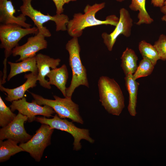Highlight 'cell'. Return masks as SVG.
I'll use <instances>...</instances> for the list:
<instances>
[{
	"instance_id": "1",
	"label": "cell",
	"mask_w": 166,
	"mask_h": 166,
	"mask_svg": "<svg viewBox=\"0 0 166 166\" xmlns=\"http://www.w3.org/2000/svg\"><path fill=\"white\" fill-rule=\"evenodd\" d=\"M105 2L95 3L92 5L87 4L85 7L84 13H75L73 18L69 20L67 26V31L72 37L78 38L81 36L85 28L102 25H109L116 26L119 21V18L113 14L107 16L104 20L96 18V13L104 8Z\"/></svg>"
},
{
	"instance_id": "2",
	"label": "cell",
	"mask_w": 166,
	"mask_h": 166,
	"mask_svg": "<svg viewBox=\"0 0 166 166\" xmlns=\"http://www.w3.org/2000/svg\"><path fill=\"white\" fill-rule=\"evenodd\" d=\"M100 101L109 113L119 116L124 108V98L118 84L113 79L102 76L98 82Z\"/></svg>"
},
{
	"instance_id": "3",
	"label": "cell",
	"mask_w": 166,
	"mask_h": 166,
	"mask_svg": "<svg viewBox=\"0 0 166 166\" xmlns=\"http://www.w3.org/2000/svg\"><path fill=\"white\" fill-rule=\"evenodd\" d=\"M69 55V63L72 72L69 86L66 89V97H71L75 89L81 85L89 87L86 70L83 65L80 57L81 48L78 38L72 37L65 45Z\"/></svg>"
},
{
	"instance_id": "4",
	"label": "cell",
	"mask_w": 166,
	"mask_h": 166,
	"mask_svg": "<svg viewBox=\"0 0 166 166\" xmlns=\"http://www.w3.org/2000/svg\"><path fill=\"white\" fill-rule=\"evenodd\" d=\"M22 0V4L20 7L21 13L26 16L29 17L38 29V32L42 34L45 37L51 36L49 30L43 26L45 23L49 21L55 22L56 31H67V25L69 20L67 15L62 14L51 16L48 13L45 15L33 8L31 4L33 0Z\"/></svg>"
},
{
	"instance_id": "5",
	"label": "cell",
	"mask_w": 166,
	"mask_h": 166,
	"mask_svg": "<svg viewBox=\"0 0 166 166\" xmlns=\"http://www.w3.org/2000/svg\"><path fill=\"white\" fill-rule=\"evenodd\" d=\"M38 32L36 27L27 28L15 24L0 25V47L4 49L5 56L3 62L4 78L6 77L7 59L12 54L13 49L18 45L19 42L23 37L29 34H36Z\"/></svg>"
},
{
	"instance_id": "6",
	"label": "cell",
	"mask_w": 166,
	"mask_h": 166,
	"mask_svg": "<svg viewBox=\"0 0 166 166\" xmlns=\"http://www.w3.org/2000/svg\"><path fill=\"white\" fill-rule=\"evenodd\" d=\"M29 92L34 99L32 101L40 105H46L50 106L60 118H68L73 122L83 124V120L80 115L78 105L72 101L71 97H66L62 98L54 95V100L49 99Z\"/></svg>"
},
{
	"instance_id": "7",
	"label": "cell",
	"mask_w": 166,
	"mask_h": 166,
	"mask_svg": "<svg viewBox=\"0 0 166 166\" xmlns=\"http://www.w3.org/2000/svg\"><path fill=\"white\" fill-rule=\"evenodd\" d=\"M35 121L42 124H48L52 128L65 131L70 133L74 138L73 149L75 151H79L81 149L80 141L82 139L85 140L91 143L94 142V140L90 136L88 129L78 128L72 122L62 119L57 114L52 118H47L44 116L36 117Z\"/></svg>"
},
{
	"instance_id": "8",
	"label": "cell",
	"mask_w": 166,
	"mask_h": 166,
	"mask_svg": "<svg viewBox=\"0 0 166 166\" xmlns=\"http://www.w3.org/2000/svg\"><path fill=\"white\" fill-rule=\"evenodd\" d=\"M49 125L42 124L35 134L27 142L20 144L24 151L28 152L38 162L42 157L45 149L51 144V139L54 131Z\"/></svg>"
},
{
	"instance_id": "9",
	"label": "cell",
	"mask_w": 166,
	"mask_h": 166,
	"mask_svg": "<svg viewBox=\"0 0 166 166\" xmlns=\"http://www.w3.org/2000/svg\"><path fill=\"white\" fill-rule=\"evenodd\" d=\"M120 17L117 25L113 31L109 34L104 32L101 36L103 42L109 51H112L117 38L120 35L126 37L131 34L133 20L128 11L122 8L119 11Z\"/></svg>"
},
{
	"instance_id": "10",
	"label": "cell",
	"mask_w": 166,
	"mask_h": 166,
	"mask_svg": "<svg viewBox=\"0 0 166 166\" xmlns=\"http://www.w3.org/2000/svg\"><path fill=\"white\" fill-rule=\"evenodd\" d=\"M28 118L27 116L18 112L10 123L0 129V140L10 139L21 144L30 140L33 136L26 132L24 126Z\"/></svg>"
},
{
	"instance_id": "11",
	"label": "cell",
	"mask_w": 166,
	"mask_h": 166,
	"mask_svg": "<svg viewBox=\"0 0 166 166\" xmlns=\"http://www.w3.org/2000/svg\"><path fill=\"white\" fill-rule=\"evenodd\" d=\"M10 105L11 110L13 112L17 110L19 113L28 117L27 121L31 122L35 121L36 116L42 115L49 117L55 113L50 106L46 105L42 106L35 102H28L26 98L23 97L19 100L12 101Z\"/></svg>"
},
{
	"instance_id": "12",
	"label": "cell",
	"mask_w": 166,
	"mask_h": 166,
	"mask_svg": "<svg viewBox=\"0 0 166 166\" xmlns=\"http://www.w3.org/2000/svg\"><path fill=\"white\" fill-rule=\"evenodd\" d=\"M45 37L38 32L34 36L29 38L27 42L23 45L16 46L12 51L14 57L20 56L16 61H20L29 57L35 56L36 53L40 50L46 49L48 43Z\"/></svg>"
},
{
	"instance_id": "13",
	"label": "cell",
	"mask_w": 166,
	"mask_h": 166,
	"mask_svg": "<svg viewBox=\"0 0 166 166\" xmlns=\"http://www.w3.org/2000/svg\"><path fill=\"white\" fill-rule=\"evenodd\" d=\"M38 69V81L40 85L45 88H51L45 77L52 69L57 68L61 61L59 58L54 59L49 56L39 53L36 56Z\"/></svg>"
},
{
	"instance_id": "14",
	"label": "cell",
	"mask_w": 166,
	"mask_h": 166,
	"mask_svg": "<svg viewBox=\"0 0 166 166\" xmlns=\"http://www.w3.org/2000/svg\"><path fill=\"white\" fill-rule=\"evenodd\" d=\"M16 12L11 0H0V22L1 24H15L25 28H30L32 25L26 22V16L21 13L15 16Z\"/></svg>"
},
{
	"instance_id": "15",
	"label": "cell",
	"mask_w": 166,
	"mask_h": 166,
	"mask_svg": "<svg viewBox=\"0 0 166 166\" xmlns=\"http://www.w3.org/2000/svg\"><path fill=\"white\" fill-rule=\"evenodd\" d=\"M26 81L20 86L14 88L9 89L3 87L0 84V90L7 94L5 100L10 102L18 100L24 97V94L29 89L33 88L36 85L38 81V73H32L24 75Z\"/></svg>"
},
{
	"instance_id": "16",
	"label": "cell",
	"mask_w": 166,
	"mask_h": 166,
	"mask_svg": "<svg viewBox=\"0 0 166 166\" xmlns=\"http://www.w3.org/2000/svg\"><path fill=\"white\" fill-rule=\"evenodd\" d=\"M68 76V71L65 64L59 68L51 69L46 76L49 84L55 86L65 97H66V85Z\"/></svg>"
},
{
	"instance_id": "17",
	"label": "cell",
	"mask_w": 166,
	"mask_h": 166,
	"mask_svg": "<svg viewBox=\"0 0 166 166\" xmlns=\"http://www.w3.org/2000/svg\"><path fill=\"white\" fill-rule=\"evenodd\" d=\"M10 69L7 79L9 81L15 76L27 72L38 73L36 56L27 58L18 63L8 61Z\"/></svg>"
},
{
	"instance_id": "18",
	"label": "cell",
	"mask_w": 166,
	"mask_h": 166,
	"mask_svg": "<svg viewBox=\"0 0 166 166\" xmlns=\"http://www.w3.org/2000/svg\"><path fill=\"white\" fill-rule=\"evenodd\" d=\"M125 85L129 93L128 110L130 114L135 116L136 114V107L139 83L137 82L132 74H129L124 77Z\"/></svg>"
},
{
	"instance_id": "19",
	"label": "cell",
	"mask_w": 166,
	"mask_h": 166,
	"mask_svg": "<svg viewBox=\"0 0 166 166\" xmlns=\"http://www.w3.org/2000/svg\"><path fill=\"white\" fill-rule=\"evenodd\" d=\"M121 59V66L125 75L129 74H134L138 66L137 61L138 60L134 51L127 47L123 52Z\"/></svg>"
},
{
	"instance_id": "20",
	"label": "cell",
	"mask_w": 166,
	"mask_h": 166,
	"mask_svg": "<svg viewBox=\"0 0 166 166\" xmlns=\"http://www.w3.org/2000/svg\"><path fill=\"white\" fill-rule=\"evenodd\" d=\"M18 142L10 139L0 140V162L6 161L11 156L21 152L23 149L17 145Z\"/></svg>"
},
{
	"instance_id": "21",
	"label": "cell",
	"mask_w": 166,
	"mask_h": 166,
	"mask_svg": "<svg viewBox=\"0 0 166 166\" xmlns=\"http://www.w3.org/2000/svg\"><path fill=\"white\" fill-rule=\"evenodd\" d=\"M131 2L129 7L134 11H138L137 15L138 21L136 23L137 25L143 24H150L153 21L147 12L145 7L146 0H131Z\"/></svg>"
},
{
	"instance_id": "22",
	"label": "cell",
	"mask_w": 166,
	"mask_h": 166,
	"mask_svg": "<svg viewBox=\"0 0 166 166\" xmlns=\"http://www.w3.org/2000/svg\"><path fill=\"white\" fill-rule=\"evenodd\" d=\"M138 48L143 58L150 61L154 66L160 59L156 47L145 40H142L139 43Z\"/></svg>"
},
{
	"instance_id": "23",
	"label": "cell",
	"mask_w": 166,
	"mask_h": 166,
	"mask_svg": "<svg viewBox=\"0 0 166 166\" xmlns=\"http://www.w3.org/2000/svg\"><path fill=\"white\" fill-rule=\"evenodd\" d=\"M17 115L5 104L0 97V126L5 127L10 123Z\"/></svg>"
},
{
	"instance_id": "24",
	"label": "cell",
	"mask_w": 166,
	"mask_h": 166,
	"mask_svg": "<svg viewBox=\"0 0 166 166\" xmlns=\"http://www.w3.org/2000/svg\"><path fill=\"white\" fill-rule=\"evenodd\" d=\"M154 66L150 61L143 58L140 62L136 71L133 74L134 78L136 80L148 76L152 72Z\"/></svg>"
},
{
	"instance_id": "25",
	"label": "cell",
	"mask_w": 166,
	"mask_h": 166,
	"mask_svg": "<svg viewBox=\"0 0 166 166\" xmlns=\"http://www.w3.org/2000/svg\"><path fill=\"white\" fill-rule=\"evenodd\" d=\"M156 48L160 59L166 60V35L161 34L153 45Z\"/></svg>"
},
{
	"instance_id": "26",
	"label": "cell",
	"mask_w": 166,
	"mask_h": 166,
	"mask_svg": "<svg viewBox=\"0 0 166 166\" xmlns=\"http://www.w3.org/2000/svg\"><path fill=\"white\" fill-rule=\"evenodd\" d=\"M54 3L56 8V14H61L64 12L63 6L65 4L71 2L76 1L77 0H52Z\"/></svg>"
},
{
	"instance_id": "27",
	"label": "cell",
	"mask_w": 166,
	"mask_h": 166,
	"mask_svg": "<svg viewBox=\"0 0 166 166\" xmlns=\"http://www.w3.org/2000/svg\"><path fill=\"white\" fill-rule=\"evenodd\" d=\"M165 0H151V2L154 6L160 8L164 5Z\"/></svg>"
},
{
	"instance_id": "28",
	"label": "cell",
	"mask_w": 166,
	"mask_h": 166,
	"mask_svg": "<svg viewBox=\"0 0 166 166\" xmlns=\"http://www.w3.org/2000/svg\"><path fill=\"white\" fill-rule=\"evenodd\" d=\"M161 12L164 14H166V0H165L164 6L160 8Z\"/></svg>"
},
{
	"instance_id": "29",
	"label": "cell",
	"mask_w": 166,
	"mask_h": 166,
	"mask_svg": "<svg viewBox=\"0 0 166 166\" xmlns=\"http://www.w3.org/2000/svg\"><path fill=\"white\" fill-rule=\"evenodd\" d=\"M161 19L162 21L166 22V14H164V15L161 18Z\"/></svg>"
},
{
	"instance_id": "30",
	"label": "cell",
	"mask_w": 166,
	"mask_h": 166,
	"mask_svg": "<svg viewBox=\"0 0 166 166\" xmlns=\"http://www.w3.org/2000/svg\"><path fill=\"white\" fill-rule=\"evenodd\" d=\"M117 2H121L124 1V0H116Z\"/></svg>"
}]
</instances>
